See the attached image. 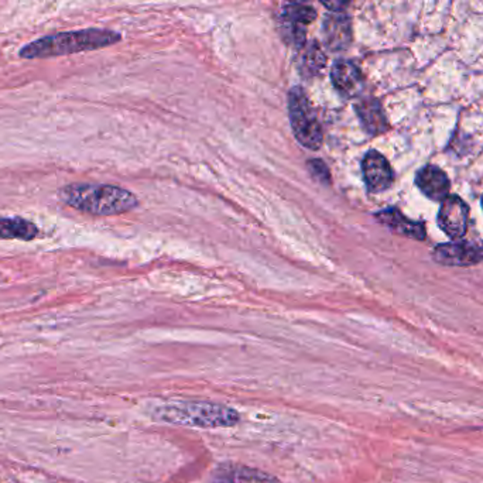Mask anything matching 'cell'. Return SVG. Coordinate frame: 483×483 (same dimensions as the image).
I'll return each instance as SVG.
<instances>
[{
  "mask_svg": "<svg viewBox=\"0 0 483 483\" xmlns=\"http://www.w3.org/2000/svg\"><path fill=\"white\" fill-rule=\"evenodd\" d=\"M120 34L105 29H83L63 31L41 37L27 44L19 51L24 60H44L54 57L71 56L85 51L100 50L120 41Z\"/></svg>",
  "mask_w": 483,
  "mask_h": 483,
  "instance_id": "6da1fadb",
  "label": "cell"
},
{
  "mask_svg": "<svg viewBox=\"0 0 483 483\" xmlns=\"http://www.w3.org/2000/svg\"><path fill=\"white\" fill-rule=\"evenodd\" d=\"M60 197L66 206L98 216L120 215L139 204L132 192L110 184H70Z\"/></svg>",
  "mask_w": 483,
  "mask_h": 483,
  "instance_id": "7a4b0ae2",
  "label": "cell"
},
{
  "mask_svg": "<svg viewBox=\"0 0 483 483\" xmlns=\"http://www.w3.org/2000/svg\"><path fill=\"white\" fill-rule=\"evenodd\" d=\"M154 418L189 427H232L239 423L235 410L208 401H174L157 408Z\"/></svg>",
  "mask_w": 483,
  "mask_h": 483,
  "instance_id": "3957f363",
  "label": "cell"
},
{
  "mask_svg": "<svg viewBox=\"0 0 483 483\" xmlns=\"http://www.w3.org/2000/svg\"><path fill=\"white\" fill-rule=\"evenodd\" d=\"M288 116L297 142L305 149H320L322 145L321 125L312 102L298 86L288 92Z\"/></svg>",
  "mask_w": 483,
  "mask_h": 483,
  "instance_id": "277c9868",
  "label": "cell"
},
{
  "mask_svg": "<svg viewBox=\"0 0 483 483\" xmlns=\"http://www.w3.org/2000/svg\"><path fill=\"white\" fill-rule=\"evenodd\" d=\"M470 206L457 196H448L441 204L438 225L450 238L460 239L467 233Z\"/></svg>",
  "mask_w": 483,
  "mask_h": 483,
  "instance_id": "5b68a950",
  "label": "cell"
},
{
  "mask_svg": "<svg viewBox=\"0 0 483 483\" xmlns=\"http://www.w3.org/2000/svg\"><path fill=\"white\" fill-rule=\"evenodd\" d=\"M435 262L443 266H470L483 262V243L457 242L440 245L434 250Z\"/></svg>",
  "mask_w": 483,
  "mask_h": 483,
  "instance_id": "8992f818",
  "label": "cell"
},
{
  "mask_svg": "<svg viewBox=\"0 0 483 483\" xmlns=\"http://www.w3.org/2000/svg\"><path fill=\"white\" fill-rule=\"evenodd\" d=\"M364 181L372 192H382L388 189L393 182V170L383 154L371 150L362 162Z\"/></svg>",
  "mask_w": 483,
  "mask_h": 483,
  "instance_id": "52a82bcc",
  "label": "cell"
},
{
  "mask_svg": "<svg viewBox=\"0 0 483 483\" xmlns=\"http://www.w3.org/2000/svg\"><path fill=\"white\" fill-rule=\"evenodd\" d=\"M416 184L424 196L434 201H443L450 196L451 182L447 174L435 166H426L416 176Z\"/></svg>",
  "mask_w": 483,
  "mask_h": 483,
  "instance_id": "ba28073f",
  "label": "cell"
},
{
  "mask_svg": "<svg viewBox=\"0 0 483 483\" xmlns=\"http://www.w3.org/2000/svg\"><path fill=\"white\" fill-rule=\"evenodd\" d=\"M335 90L345 96H355L361 92L364 76L361 70L351 61H337L331 71Z\"/></svg>",
  "mask_w": 483,
  "mask_h": 483,
  "instance_id": "9c48e42d",
  "label": "cell"
},
{
  "mask_svg": "<svg viewBox=\"0 0 483 483\" xmlns=\"http://www.w3.org/2000/svg\"><path fill=\"white\" fill-rule=\"evenodd\" d=\"M376 218L384 226H388L391 231L399 235L408 236V238L424 241L426 239V228L421 222L410 221L398 209L391 208L376 214Z\"/></svg>",
  "mask_w": 483,
  "mask_h": 483,
  "instance_id": "30bf717a",
  "label": "cell"
},
{
  "mask_svg": "<svg viewBox=\"0 0 483 483\" xmlns=\"http://www.w3.org/2000/svg\"><path fill=\"white\" fill-rule=\"evenodd\" d=\"M324 39L331 50H345L352 41L351 21L342 14L328 16L324 23Z\"/></svg>",
  "mask_w": 483,
  "mask_h": 483,
  "instance_id": "8fae6325",
  "label": "cell"
},
{
  "mask_svg": "<svg viewBox=\"0 0 483 483\" xmlns=\"http://www.w3.org/2000/svg\"><path fill=\"white\" fill-rule=\"evenodd\" d=\"M356 113L364 130L371 135H381L388 130V120L376 100H364L356 105Z\"/></svg>",
  "mask_w": 483,
  "mask_h": 483,
  "instance_id": "7c38bea8",
  "label": "cell"
},
{
  "mask_svg": "<svg viewBox=\"0 0 483 483\" xmlns=\"http://www.w3.org/2000/svg\"><path fill=\"white\" fill-rule=\"evenodd\" d=\"M221 483H282L277 478L248 467H228L226 472L219 473Z\"/></svg>",
  "mask_w": 483,
  "mask_h": 483,
  "instance_id": "4fadbf2b",
  "label": "cell"
},
{
  "mask_svg": "<svg viewBox=\"0 0 483 483\" xmlns=\"http://www.w3.org/2000/svg\"><path fill=\"white\" fill-rule=\"evenodd\" d=\"M39 229L33 222L23 218H0V239H21L33 241Z\"/></svg>",
  "mask_w": 483,
  "mask_h": 483,
  "instance_id": "5bb4252c",
  "label": "cell"
},
{
  "mask_svg": "<svg viewBox=\"0 0 483 483\" xmlns=\"http://www.w3.org/2000/svg\"><path fill=\"white\" fill-rule=\"evenodd\" d=\"M325 63L327 60H325L322 51L320 50V47L317 46V43H312L303 56V73L307 74V75H315L324 68Z\"/></svg>",
  "mask_w": 483,
  "mask_h": 483,
  "instance_id": "9a60e30c",
  "label": "cell"
},
{
  "mask_svg": "<svg viewBox=\"0 0 483 483\" xmlns=\"http://www.w3.org/2000/svg\"><path fill=\"white\" fill-rule=\"evenodd\" d=\"M315 17H317V12L307 4H290V6L285 7V14H283L285 21L302 24V26L312 23Z\"/></svg>",
  "mask_w": 483,
  "mask_h": 483,
  "instance_id": "2e32d148",
  "label": "cell"
},
{
  "mask_svg": "<svg viewBox=\"0 0 483 483\" xmlns=\"http://www.w3.org/2000/svg\"><path fill=\"white\" fill-rule=\"evenodd\" d=\"M282 34L288 46H294L295 48H303L305 43V26L292 23V22L283 19Z\"/></svg>",
  "mask_w": 483,
  "mask_h": 483,
  "instance_id": "e0dca14e",
  "label": "cell"
},
{
  "mask_svg": "<svg viewBox=\"0 0 483 483\" xmlns=\"http://www.w3.org/2000/svg\"><path fill=\"white\" fill-rule=\"evenodd\" d=\"M308 170L312 172V176L321 184H331V174L328 170L327 164L322 160H310L307 164Z\"/></svg>",
  "mask_w": 483,
  "mask_h": 483,
  "instance_id": "ac0fdd59",
  "label": "cell"
},
{
  "mask_svg": "<svg viewBox=\"0 0 483 483\" xmlns=\"http://www.w3.org/2000/svg\"><path fill=\"white\" fill-rule=\"evenodd\" d=\"M351 2L352 0H321V4L332 12L344 11L345 7Z\"/></svg>",
  "mask_w": 483,
  "mask_h": 483,
  "instance_id": "d6986e66",
  "label": "cell"
},
{
  "mask_svg": "<svg viewBox=\"0 0 483 483\" xmlns=\"http://www.w3.org/2000/svg\"><path fill=\"white\" fill-rule=\"evenodd\" d=\"M290 2H292V4H305L307 0H290Z\"/></svg>",
  "mask_w": 483,
  "mask_h": 483,
  "instance_id": "ffe728a7",
  "label": "cell"
},
{
  "mask_svg": "<svg viewBox=\"0 0 483 483\" xmlns=\"http://www.w3.org/2000/svg\"><path fill=\"white\" fill-rule=\"evenodd\" d=\"M482 206H483V197H482Z\"/></svg>",
  "mask_w": 483,
  "mask_h": 483,
  "instance_id": "44dd1931",
  "label": "cell"
}]
</instances>
